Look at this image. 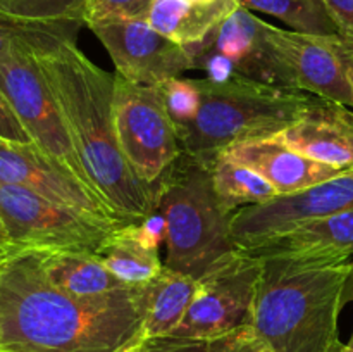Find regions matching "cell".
<instances>
[{
	"instance_id": "15",
	"label": "cell",
	"mask_w": 353,
	"mask_h": 352,
	"mask_svg": "<svg viewBox=\"0 0 353 352\" xmlns=\"http://www.w3.org/2000/svg\"><path fill=\"white\" fill-rule=\"evenodd\" d=\"M48 278L69 295L99 306H131L147 300V285L121 282L93 252L38 251Z\"/></svg>"
},
{
	"instance_id": "2",
	"label": "cell",
	"mask_w": 353,
	"mask_h": 352,
	"mask_svg": "<svg viewBox=\"0 0 353 352\" xmlns=\"http://www.w3.org/2000/svg\"><path fill=\"white\" fill-rule=\"evenodd\" d=\"M37 61L93 192L119 223L133 224L150 216L157 188L138 178L117 144L114 75L93 64L76 40L61 41L37 54Z\"/></svg>"
},
{
	"instance_id": "13",
	"label": "cell",
	"mask_w": 353,
	"mask_h": 352,
	"mask_svg": "<svg viewBox=\"0 0 353 352\" xmlns=\"http://www.w3.org/2000/svg\"><path fill=\"white\" fill-rule=\"evenodd\" d=\"M0 182L23 186L95 219L123 224L85 182L76 178L33 141L21 144L0 138Z\"/></svg>"
},
{
	"instance_id": "17",
	"label": "cell",
	"mask_w": 353,
	"mask_h": 352,
	"mask_svg": "<svg viewBox=\"0 0 353 352\" xmlns=\"http://www.w3.org/2000/svg\"><path fill=\"white\" fill-rule=\"evenodd\" d=\"M217 157L236 162L268 179L278 195L302 192L340 175L341 169L303 157L272 138L238 141L219 152Z\"/></svg>"
},
{
	"instance_id": "38",
	"label": "cell",
	"mask_w": 353,
	"mask_h": 352,
	"mask_svg": "<svg viewBox=\"0 0 353 352\" xmlns=\"http://www.w3.org/2000/svg\"><path fill=\"white\" fill-rule=\"evenodd\" d=\"M343 352H353V349H350V347H347V345H345V351Z\"/></svg>"
},
{
	"instance_id": "31",
	"label": "cell",
	"mask_w": 353,
	"mask_h": 352,
	"mask_svg": "<svg viewBox=\"0 0 353 352\" xmlns=\"http://www.w3.org/2000/svg\"><path fill=\"white\" fill-rule=\"evenodd\" d=\"M0 138L10 141H21V144H30L31 138L19 123L17 116L14 114L12 107L9 106L7 99L0 90Z\"/></svg>"
},
{
	"instance_id": "1",
	"label": "cell",
	"mask_w": 353,
	"mask_h": 352,
	"mask_svg": "<svg viewBox=\"0 0 353 352\" xmlns=\"http://www.w3.org/2000/svg\"><path fill=\"white\" fill-rule=\"evenodd\" d=\"M145 306L76 299L48 278L40 252L14 251L0 264V352L130 351L143 340Z\"/></svg>"
},
{
	"instance_id": "34",
	"label": "cell",
	"mask_w": 353,
	"mask_h": 352,
	"mask_svg": "<svg viewBox=\"0 0 353 352\" xmlns=\"http://www.w3.org/2000/svg\"><path fill=\"white\" fill-rule=\"evenodd\" d=\"M348 302H353V259L350 261V268H348V276L343 289V304H348ZM347 347L353 349V333L350 337V342L347 344Z\"/></svg>"
},
{
	"instance_id": "19",
	"label": "cell",
	"mask_w": 353,
	"mask_h": 352,
	"mask_svg": "<svg viewBox=\"0 0 353 352\" xmlns=\"http://www.w3.org/2000/svg\"><path fill=\"white\" fill-rule=\"evenodd\" d=\"M196 292V278L168 266L147 285L143 338L169 337L178 328Z\"/></svg>"
},
{
	"instance_id": "7",
	"label": "cell",
	"mask_w": 353,
	"mask_h": 352,
	"mask_svg": "<svg viewBox=\"0 0 353 352\" xmlns=\"http://www.w3.org/2000/svg\"><path fill=\"white\" fill-rule=\"evenodd\" d=\"M114 130L138 178L155 186L183 154L178 130L159 86L137 85L114 72Z\"/></svg>"
},
{
	"instance_id": "16",
	"label": "cell",
	"mask_w": 353,
	"mask_h": 352,
	"mask_svg": "<svg viewBox=\"0 0 353 352\" xmlns=\"http://www.w3.org/2000/svg\"><path fill=\"white\" fill-rule=\"evenodd\" d=\"M268 28L269 23L240 6L224 17L200 43L185 48L188 54L212 52L223 55L238 76L276 85L268 43Z\"/></svg>"
},
{
	"instance_id": "9",
	"label": "cell",
	"mask_w": 353,
	"mask_h": 352,
	"mask_svg": "<svg viewBox=\"0 0 353 352\" xmlns=\"http://www.w3.org/2000/svg\"><path fill=\"white\" fill-rule=\"evenodd\" d=\"M0 90L19 123L30 135L31 141L88 185L65 128L64 117L41 72L37 55L30 52H12L2 55Z\"/></svg>"
},
{
	"instance_id": "6",
	"label": "cell",
	"mask_w": 353,
	"mask_h": 352,
	"mask_svg": "<svg viewBox=\"0 0 353 352\" xmlns=\"http://www.w3.org/2000/svg\"><path fill=\"white\" fill-rule=\"evenodd\" d=\"M0 223L14 251H68L99 254L124 224L95 219L31 190L0 182Z\"/></svg>"
},
{
	"instance_id": "4",
	"label": "cell",
	"mask_w": 353,
	"mask_h": 352,
	"mask_svg": "<svg viewBox=\"0 0 353 352\" xmlns=\"http://www.w3.org/2000/svg\"><path fill=\"white\" fill-rule=\"evenodd\" d=\"M200 109L178 130L183 154L209 164L238 141L272 138L295 123L309 102L307 93L234 76L223 83L196 79Z\"/></svg>"
},
{
	"instance_id": "14",
	"label": "cell",
	"mask_w": 353,
	"mask_h": 352,
	"mask_svg": "<svg viewBox=\"0 0 353 352\" xmlns=\"http://www.w3.org/2000/svg\"><path fill=\"white\" fill-rule=\"evenodd\" d=\"M272 140L303 157L347 171L353 168V109L323 97H309L299 119Z\"/></svg>"
},
{
	"instance_id": "26",
	"label": "cell",
	"mask_w": 353,
	"mask_h": 352,
	"mask_svg": "<svg viewBox=\"0 0 353 352\" xmlns=\"http://www.w3.org/2000/svg\"><path fill=\"white\" fill-rule=\"evenodd\" d=\"M159 90H161L165 109L172 123L176 124V130L188 126L200 109V88L196 79L176 76L162 83Z\"/></svg>"
},
{
	"instance_id": "3",
	"label": "cell",
	"mask_w": 353,
	"mask_h": 352,
	"mask_svg": "<svg viewBox=\"0 0 353 352\" xmlns=\"http://www.w3.org/2000/svg\"><path fill=\"white\" fill-rule=\"evenodd\" d=\"M261 255L250 326L272 352H343L338 317L350 257L310 251Z\"/></svg>"
},
{
	"instance_id": "30",
	"label": "cell",
	"mask_w": 353,
	"mask_h": 352,
	"mask_svg": "<svg viewBox=\"0 0 353 352\" xmlns=\"http://www.w3.org/2000/svg\"><path fill=\"white\" fill-rule=\"evenodd\" d=\"M138 352H209V342L178 337L143 338Z\"/></svg>"
},
{
	"instance_id": "24",
	"label": "cell",
	"mask_w": 353,
	"mask_h": 352,
	"mask_svg": "<svg viewBox=\"0 0 353 352\" xmlns=\"http://www.w3.org/2000/svg\"><path fill=\"white\" fill-rule=\"evenodd\" d=\"M248 10L271 14L293 31L307 35L331 37L340 35L324 0H238Z\"/></svg>"
},
{
	"instance_id": "20",
	"label": "cell",
	"mask_w": 353,
	"mask_h": 352,
	"mask_svg": "<svg viewBox=\"0 0 353 352\" xmlns=\"http://www.w3.org/2000/svg\"><path fill=\"white\" fill-rule=\"evenodd\" d=\"M262 248L323 252L353 259V209L303 224Z\"/></svg>"
},
{
	"instance_id": "37",
	"label": "cell",
	"mask_w": 353,
	"mask_h": 352,
	"mask_svg": "<svg viewBox=\"0 0 353 352\" xmlns=\"http://www.w3.org/2000/svg\"><path fill=\"white\" fill-rule=\"evenodd\" d=\"M124 352H138V345L134 349H130V351H124Z\"/></svg>"
},
{
	"instance_id": "18",
	"label": "cell",
	"mask_w": 353,
	"mask_h": 352,
	"mask_svg": "<svg viewBox=\"0 0 353 352\" xmlns=\"http://www.w3.org/2000/svg\"><path fill=\"white\" fill-rule=\"evenodd\" d=\"M238 7V0H212L205 3L188 0H154L147 21L165 38L183 47H190L200 43Z\"/></svg>"
},
{
	"instance_id": "32",
	"label": "cell",
	"mask_w": 353,
	"mask_h": 352,
	"mask_svg": "<svg viewBox=\"0 0 353 352\" xmlns=\"http://www.w3.org/2000/svg\"><path fill=\"white\" fill-rule=\"evenodd\" d=\"M341 37L353 40V0H324Z\"/></svg>"
},
{
	"instance_id": "23",
	"label": "cell",
	"mask_w": 353,
	"mask_h": 352,
	"mask_svg": "<svg viewBox=\"0 0 353 352\" xmlns=\"http://www.w3.org/2000/svg\"><path fill=\"white\" fill-rule=\"evenodd\" d=\"M99 255L121 282L131 286L148 285L164 268L159 252L143 247L126 224L110 235Z\"/></svg>"
},
{
	"instance_id": "36",
	"label": "cell",
	"mask_w": 353,
	"mask_h": 352,
	"mask_svg": "<svg viewBox=\"0 0 353 352\" xmlns=\"http://www.w3.org/2000/svg\"><path fill=\"white\" fill-rule=\"evenodd\" d=\"M188 2H195V3H205V2H212V0H188Z\"/></svg>"
},
{
	"instance_id": "33",
	"label": "cell",
	"mask_w": 353,
	"mask_h": 352,
	"mask_svg": "<svg viewBox=\"0 0 353 352\" xmlns=\"http://www.w3.org/2000/svg\"><path fill=\"white\" fill-rule=\"evenodd\" d=\"M338 52H340V57L343 61L348 81H350L353 88V40H348V38L340 35V38H338Z\"/></svg>"
},
{
	"instance_id": "25",
	"label": "cell",
	"mask_w": 353,
	"mask_h": 352,
	"mask_svg": "<svg viewBox=\"0 0 353 352\" xmlns=\"http://www.w3.org/2000/svg\"><path fill=\"white\" fill-rule=\"evenodd\" d=\"M86 0H0V10L21 19L85 24Z\"/></svg>"
},
{
	"instance_id": "27",
	"label": "cell",
	"mask_w": 353,
	"mask_h": 352,
	"mask_svg": "<svg viewBox=\"0 0 353 352\" xmlns=\"http://www.w3.org/2000/svg\"><path fill=\"white\" fill-rule=\"evenodd\" d=\"M154 0H86L85 24L107 19H147Z\"/></svg>"
},
{
	"instance_id": "12",
	"label": "cell",
	"mask_w": 353,
	"mask_h": 352,
	"mask_svg": "<svg viewBox=\"0 0 353 352\" xmlns=\"http://www.w3.org/2000/svg\"><path fill=\"white\" fill-rule=\"evenodd\" d=\"M88 28L109 52L117 75L128 81L161 86L192 69L188 50L154 30L147 19H107Z\"/></svg>"
},
{
	"instance_id": "29",
	"label": "cell",
	"mask_w": 353,
	"mask_h": 352,
	"mask_svg": "<svg viewBox=\"0 0 353 352\" xmlns=\"http://www.w3.org/2000/svg\"><path fill=\"white\" fill-rule=\"evenodd\" d=\"M130 233L140 242L143 247L150 248V251H157L165 244V219L159 211H154L148 217L138 221V223L126 224Z\"/></svg>"
},
{
	"instance_id": "10",
	"label": "cell",
	"mask_w": 353,
	"mask_h": 352,
	"mask_svg": "<svg viewBox=\"0 0 353 352\" xmlns=\"http://www.w3.org/2000/svg\"><path fill=\"white\" fill-rule=\"evenodd\" d=\"M353 209V168L290 195L236 211L231 235L238 248L257 251L296 228Z\"/></svg>"
},
{
	"instance_id": "22",
	"label": "cell",
	"mask_w": 353,
	"mask_h": 352,
	"mask_svg": "<svg viewBox=\"0 0 353 352\" xmlns=\"http://www.w3.org/2000/svg\"><path fill=\"white\" fill-rule=\"evenodd\" d=\"M83 23L31 21L0 10V57L12 52L41 54L65 40H76Z\"/></svg>"
},
{
	"instance_id": "28",
	"label": "cell",
	"mask_w": 353,
	"mask_h": 352,
	"mask_svg": "<svg viewBox=\"0 0 353 352\" xmlns=\"http://www.w3.org/2000/svg\"><path fill=\"white\" fill-rule=\"evenodd\" d=\"M209 352H272L250 324L209 342Z\"/></svg>"
},
{
	"instance_id": "8",
	"label": "cell",
	"mask_w": 353,
	"mask_h": 352,
	"mask_svg": "<svg viewBox=\"0 0 353 352\" xmlns=\"http://www.w3.org/2000/svg\"><path fill=\"white\" fill-rule=\"evenodd\" d=\"M262 259L236 248L210 266L199 280L185 317L169 337L216 340L250 324Z\"/></svg>"
},
{
	"instance_id": "35",
	"label": "cell",
	"mask_w": 353,
	"mask_h": 352,
	"mask_svg": "<svg viewBox=\"0 0 353 352\" xmlns=\"http://www.w3.org/2000/svg\"><path fill=\"white\" fill-rule=\"evenodd\" d=\"M12 252H14L12 245H10L9 238H7L6 230H3L2 223H0V264H2V262L6 261V259L9 257Z\"/></svg>"
},
{
	"instance_id": "11",
	"label": "cell",
	"mask_w": 353,
	"mask_h": 352,
	"mask_svg": "<svg viewBox=\"0 0 353 352\" xmlns=\"http://www.w3.org/2000/svg\"><path fill=\"white\" fill-rule=\"evenodd\" d=\"M338 38L340 35L321 37L269 24L268 43L276 85L353 109V88L338 52Z\"/></svg>"
},
{
	"instance_id": "5",
	"label": "cell",
	"mask_w": 353,
	"mask_h": 352,
	"mask_svg": "<svg viewBox=\"0 0 353 352\" xmlns=\"http://www.w3.org/2000/svg\"><path fill=\"white\" fill-rule=\"evenodd\" d=\"M155 211L165 219L164 266L199 280L236 251L231 214L221 207L209 166L181 154L157 183Z\"/></svg>"
},
{
	"instance_id": "21",
	"label": "cell",
	"mask_w": 353,
	"mask_h": 352,
	"mask_svg": "<svg viewBox=\"0 0 353 352\" xmlns=\"http://www.w3.org/2000/svg\"><path fill=\"white\" fill-rule=\"evenodd\" d=\"M207 166L217 200L231 216L243 207L264 204L278 195L268 179L245 166L223 157H216Z\"/></svg>"
}]
</instances>
